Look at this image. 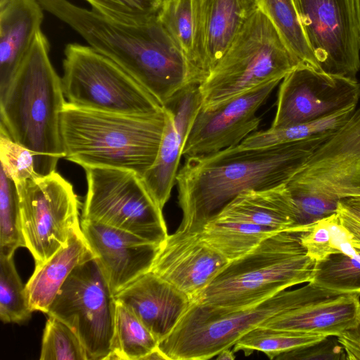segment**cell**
Segmentation results:
<instances>
[{"instance_id": "1", "label": "cell", "mask_w": 360, "mask_h": 360, "mask_svg": "<svg viewBox=\"0 0 360 360\" xmlns=\"http://www.w3.org/2000/svg\"><path fill=\"white\" fill-rule=\"evenodd\" d=\"M277 146H238L185 158L176 184L182 212L180 230L200 232L205 224L242 192L285 185L333 133Z\"/></svg>"}, {"instance_id": "2", "label": "cell", "mask_w": 360, "mask_h": 360, "mask_svg": "<svg viewBox=\"0 0 360 360\" xmlns=\"http://www.w3.org/2000/svg\"><path fill=\"white\" fill-rule=\"evenodd\" d=\"M98 53L120 66L163 106L205 75L164 29L157 16L138 24L111 19L68 0H38Z\"/></svg>"}, {"instance_id": "3", "label": "cell", "mask_w": 360, "mask_h": 360, "mask_svg": "<svg viewBox=\"0 0 360 360\" xmlns=\"http://www.w3.org/2000/svg\"><path fill=\"white\" fill-rule=\"evenodd\" d=\"M49 50V42L39 30L24 60L0 91L1 124L13 141L32 153L39 176L56 172L58 160L65 157L60 114L66 102Z\"/></svg>"}, {"instance_id": "4", "label": "cell", "mask_w": 360, "mask_h": 360, "mask_svg": "<svg viewBox=\"0 0 360 360\" xmlns=\"http://www.w3.org/2000/svg\"><path fill=\"white\" fill-rule=\"evenodd\" d=\"M165 123V107L155 113L129 115L66 102L60 114L64 158L83 168H120L142 177L156 159Z\"/></svg>"}, {"instance_id": "5", "label": "cell", "mask_w": 360, "mask_h": 360, "mask_svg": "<svg viewBox=\"0 0 360 360\" xmlns=\"http://www.w3.org/2000/svg\"><path fill=\"white\" fill-rule=\"evenodd\" d=\"M300 233L277 232L229 262L194 302L225 308L248 307L290 287L310 282L315 261L307 255Z\"/></svg>"}, {"instance_id": "6", "label": "cell", "mask_w": 360, "mask_h": 360, "mask_svg": "<svg viewBox=\"0 0 360 360\" xmlns=\"http://www.w3.org/2000/svg\"><path fill=\"white\" fill-rule=\"evenodd\" d=\"M300 64L258 8L199 85L201 108H214L269 82L282 80Z\"/></svg>"}, {"instance_id": "7", "label": "cell", "mask_w": 360, "mask_h": 360, "mask_svg": "<svg viewBox=\"0 0 360 360\" xmlns=\"http://www.w3.org/2000/svg\"><path fill=\"white\" fill-rule=\"evenodd\" d=\"M297 213L295 231L360 196V108L334 131L287 183Z\"/></svg>"}, {"instance_id": "8", "label": "cell", "mask_w": 360, "mask_h": 360, "mask_svg": "<svg viewBox=\"0 0 360 360\" xmlns=\"http://www.w3.org/2000/svg\"><path fill=\"white\" fill-rule=\"evenodd\" d=\"M297 289L283 290L243 308H225L192 302L175 328L158 347L167 360H207L231 348L245 334L291 309Z\"/></svg>"}, {"instance_id": "9", "label": "cell", "mask_w": 360, "mask_h": 360, "mask_svg": "<svg viewBox=\"0 0 360 360\" xmlns=\"http://www.w3.org/2000/svg\"><path fill=\"white\" fill-rule=\"evenodd\" d=\"M64 96L78 108L129 115L159 112L164 106L112 60L89 46L68 44L64 50Z\"/></svg>"}, {"instance_id": "10", "label": "cell", "mask_w": 360, "mask_h": 360, "mask_svg": "<svg viewBox=\"0 0 360 360\" xmlns=\"http://www.w3.org/2000/svg\"><path fill=\"white\" fill-rule=\"evenodd\" d=\"M87 192L82 219L119 229L160 245L168 236L162 210L134 172L85 167Z\"/></svg>"}, {"instance_id": "11", "label": "cell", "mask_w": 360, "mask_h": 360, "mask_svg": "<svg viewBox=\"0 0 360 360\" xmlns=\"http://www.w3.org/2000/svg\"><path fill=\"white\" fill-rule=\"evenodd\" d=\"M115 311L116 300L94 257L73 269L47 314L77 334L89 360H101L112 351Z\"/></svg>"}, {"instance_id": "12", "label": "cell", "mask_w": 360, "mask_h": 360, "mask_svg": "<svg viewBox=\"0 0 360 360\" xmlns=\"http://www.w3.org/2000/svg\"><path fill=\"white\" fill-rule=\"evenodd\" d=\"M15 186L25 248L39 265L63 246L72 230L80 225L78 200L72 184L56 172Z\"/></svg>"}, {"instance_id": "13", "label": "cell", "mask_w": 360, "mask_h": 360, "mask_svg": "<svg viewBox=\"0 0 360 360\" xmlns=\"http://www.w3.org/2000/svg\"><path fill=\"white\" fill-rule=\"evenodd\" d=\"M359 98L360 84L356 79L300 64L282 79L271 127L312 122L356 109Z\"/></svg>"}, {"instance_id": "14", "label": "cell", "mask_w": 360, "mask_h": 360, "mask_svg": "<svg viewBox=\"0 0 360 360\" xmlns=\"http://www.w3.org/2000/svg\"><path fill=\"white\" fill-rule=\"evenodd\" d=\"M320 71L356 79L360 46L350 0H293Z\"/></svg>"}, {"instance_id": "15", "label": "cell", "mask_w": 360, "mask_h": 360, "mask_svg": "<svg viewBox=\"0 0 360 360\" xmlns=\"http://www.w3.org/2000/svg\"><path fill=\"white\" fill-rule=\"evenodd\" d=\"M281 81L269 82L214 108H200L188 131L182 155H205L240 144L257 129L261 119L256 112Z\"/></svg>"}, {"instance_id": "16", "label": "cell", "mask_w": 360, "mask_h": 360, "mask_svg": "<svg viewBox=\"0 0 360 360\" xmlns=\"http://www.w3.org/2000/svg\"><path fill=\"white\" fill-rule=\"evenodd\" d=\"M297 289L292 307L259 326L337 337L359 323L360 293H341L311 282Z\"/></svg>"}, {"instance_id": "17", "label": "cell", "mask_w": 360, "mask_h": 360, "mask_svg": "<svg viewBox=\"0 0 360 360\" xmlns=\"http://www.w3.org/2000/svg\"><path fill=\"white\" fill-rule=\"evenodd\" d=\"M229 262L199 232L177 229L159 245L150 271L194 302Z\"/></svg>"}, {"instance_id": "18", "label": "cell", "mask_w": 360, "mask_h": 360, "mask_svg": "<svg viewBox=\"0 0 360 360\" xmlns=\"http://www.w3.org/2000/svg\"><path fill=\"white\" fill-rule=\"evenodd\" d=\"M80 226L114 296L150 271L159 245L94 221Z\"/></svg>"}, {"instance_id": "19", "label": "cell", "mask_w": 360, "mask_h": 360, "mask_svg": "<svg viewBox=\"0 0 360 360\" xmlns=\"http://www.w3.org/2000/svg\"><path fill=\"white\" fill-rule=\"evenodd\" d=\"M198 85L187 87L165 105L166 123L153 165L141 177L146 188L162 210L176 184L185 141L202 107Z\"/></svg>"}, {"instance_id": "20", "label": "cell", "mask_w": 360, "mask_h": 360, "mask_svg": "<svg viewBox=\"0 0 360 360\" xmlns=\"http://www.w3.org/2000/svg\"><path fill=\"white\" fill-rule=\"evenodd\" d=\"M193 6L197 63L207 76L258 6L256 0H193Z\"/></svg>"}, {"instance_id": "21", "label": "cell", "mask_w": 360, "mask_h": 360, "mask_svg": "<svg viewBox=\"0 0 360 360\" xmlns=\"http://www.w3.org/2000/svg\"><path fill=\"white\" fill-rule=\"evenodd\" d=\"M160 342L175 328L192 301L149 271L115 295Z\"/></svg>"}, {"instance_id": "22", "label": "cell", "mask_w": 360, "mask_h": 360, "mask_svg": "<svg viewBox=\"0 0 360 360\" xmlns=\"http://www.w3.org/2000/svg\"><path fill=\"white\" fill-rule=\"evenodd\" d=\"M38 0H8L0 6V91L31 49L44 20Z\"/></svg>"}, {"instance_id": "23", "label": "cell", "mask_w": 360, "mask_h": 360, "mask_svg": "<svg viewBox=\"0 0 360 360\" xmlns=\"http://www.w3.org/2000/svg\"><path fill=\"white\" fill-rule=\"evenodd\" d=\"M79 225L75 227L66 243L35 269L25 284L32 310L48 313L61 286L79 264L94 258Z\"/></svg>"}, {"instance_id": "24", "label": "cell", "mask_w": 360, "mask_h": 360, "mask_svg": "<svg viewBox=\"0 0 360 360\" xmlns=\"http://www.w3.org/2000/svg\"><path fill=\"white\" fill-rule=\"evenodd\" d=\"M271 229L294 230L297 213L285 185L264 190H249L236 196L216 215Z\"/></svg>"}, {"instance_id": "25", "label": "cell", "mask_w": 360, "mask_h": 360, "mask_svg": "<svg viewBox=\"0 0 360 360\" xmlns=\"http://www.w3.org/2000/svg\"><path fill=\"white\" fill-rule=\"evenodd\" d=\"M277 231L240 220L210 218L199 232L201 238L229 262L246 255Z\"/></svg>"}, {"instance_id": "26", "label": "cell", "mask_w": 360, "mask_h": 360, "mask_svg": "<svg viewBox=\"0 0 360 360\" xmlns=\"http://www.w3.org/2000/svg\"><path fill=\"white\" fill-rule=\"evenodd\" d=\"M302 245L315 262L343 253L356 257L360 253V241L342 224L338 212L300 227Z\"/></svg>"}, {"instance_id": "27", "label": "cell", "mask_w": 360, "mask_h": 360, "mask_svg": "<svg viewBox=\"0 0 360 360\" xmlns=\"http://www.w3.org/2000/svg\"><path fill=\"white\" fill-rule=\"evenodd\" d=\"M258 8L273 23L283 41L304 64L320 71L301 25L293 0H256Z\"/></svg>"}, {"instance_id": "28", "label": "cell", "mask_w": 360, "mask_h": 360, "mask_svg": "<svg viewBox=\"0 0 360 360\" xmlns=\"http://www.w3.org/2000/svg\"><path fill=\"white\" fill-rule=\"evenodd\" d=\"M158 341L124 304L116 300L114 335L111 345L117 359L143 360L158 348Z\"/></svg>"}, {"instance_id": "29", "label": "cell", "mask_w": 360, "mask_h": 360, "mask_svg": "<svg viewBox=\"0 0 360 360\" xmlns=\"http://www.w3.org/2000/svg\"><path fill=\"white\" fill-rule=\"evenodd\" d=\"M328 338L322 334L297 333L258 326L243 335L233 345V351H242L246 356L254 351H259L270 359H276L283 353L318 344Z\"/></svg>"}, {"instance_id": "30", "label": "cell", "mask_w": 360, "mask_h": 360, "mask_svg": "<svg viewBox=\"0 0 360 360\" xmlns=\"http://www.w3.org/2000/svg\"><path fill=\"white\" fill-rule=\"evenodd\" d=\"M355 110H344L312 122L255 131L238 146L242 148L270 147L332 132L345 124Z\"/></svg>"}, {"instance_id": "31", "label": "cell", "mask_w": 360, "mask_h": 360, "mask_svg": "<svg viewBox=\"0 0 360 360\" xmlns=\"http://www.w3.org/2000/svg\"><path fill=\"white\" fill-rule=\"evenodd\" d=\"M310 282L341 293H360V253H338L315 262Z\"/></svg>"}, {"instance_id": "32", "label": "cell", "mask_w": 360, "mask_h": 360, "mask_svg": "<svg viewBox=\"0 0 360 360\" xmlns=\"http://www.w3.org/2000/svg\"><path fill=\"white\" fill-rule=\"evenodd\" d=\"M157 18L188 59L201 70L195 52L193 0H163Z\"/></svg>"}, {"instance_id": "33", "label": "cell", "mask_w": 360, "mask_h": 360, "mask_svg": "<svg viewBox=\"0 0 360 360\" xmlns=\"http://www.w3.org/2000/svg\"><path fill=\"white\" fill-rule=\"evenodd\" d=\"M32 310L24 285L15 269L13 256L0 255V319L4 323H21Z\"/></svg>"}, {"instance_id": "34", "label": "cell", "mask_w": 360, "mask_h": 360, "mask_svg": "<svg viewBox=\"0 0 360 360\" xmlns=\"http://www.w3.org/2000/svg\"><path fill=\"white\" fill-rule=\"evenodd\" d=\"M23 238L19 196L15 183L0 170V255L12 257Z\"/></svg>"}, {"instance_id": "35", "label": "cell", "mask_w": 360, "mask_h": 360, "mask_svg": "<svg viewBox=\"0 0 360 360\" xmlns=\"http://www.w3.org/2000/svg\"><path fill=\"white\" fill-rule=\"evenodd\" d=\"M40 360H89L77 334L65 323L49 316L44 330Z\"/></svg>"}, {"instance_id": "36", "label": "cell", "mask_w": 360, "mask_h": 360, "mask_svg": "<svg viewBox=\"0 0 360 360\" xmlns=\"http://www.w3.org/2000/svg\"><path fill=\"white\" fill-rule=\"evenodd\" d=\"M8 0H0V6ZM95 11L111 19L132 24L157 16L163 0H85Z\"/></svg>"}, {"instance_id": "37", "label": "cell", "mask_w": 360, "mask_h": 360, "mask_svg": "<svg viewBox=\"0 0 360 360\" xmlns=\"http://www.w3.org/2000/svg\"><path fill=\"white\" fill-rule=\"evenodd\" d=\"M1 169L15 184L39 176L34 169L32 153L13 141L0 124Z\"/></svg>"}, {"instance_id": "38", "label": "cell", "mask_w": 360, "mask_h": 360, "mask_svg": "<svg viewBox=\"0 0 360 360\" xmlns=\"http://www.w3.org/2000/svg\"><path fill=\"white\" fill-rule=\"evenodd\" d=\"M346 359L360 360V319L357 325L336 337Z\"/></svg>"}, {"instance_id": "39", "label": "cell", "mask_w": 360, "mask_h": 360, "mask_svg": "<svg viewBox=\"0 0 360 360\" xmlns=\"http://www.w3.org/2000/svg\"><path fill=\"white\" fill-rule=\"evenodd\" d=\"M337 210L345 212L360 222V196L340 200Z\"/></svg>"}, {"instance_id": "40", "label": "cell", "mask_w": 360, "mask_h": 360, "mask_svg": "<svg viewBox=\"0 0 360 360\" xmlns=\"http://www.w3.org/2000/svg\"><path fill=\"white\" fill-rule=\"evenodd\" d=\"M336 212H338L342 224L360 241V222L342 211Z\"/></svg>"}, {"instance_id": "41", "label": "cell", "mask_w": 360, "mask_h": 360, "mask_svg": "<svg viewBox=\"0 0 360 360\" xmlns=\"http://www.w3.org/2000/svg\"><path fill=\"white\" fill-rule=\"evenodd\" d=\"M352 15L360 46V0H350Z\"/></svg>"}, {"instance_id": "42", "label": "cell", "mask_w": 360, "mask_h": 360, "mask_svg": "<svg viewBox=\"0 0 360 360\" xmlns=\"http://www.w3.org/2000/svg\"><path fill=\"white\" fill-rule=\"evenodd\" d=\"M234 353L231 348L224 349L218 353L216 358L217 360H233L236 357Z\"/></svg>"}, {"instance_id": "43", "label": "cell", "mask_w": 360, "mask_h": 360, "mask_svg": "<svg viewBox=\"0 0 360 360\" xmlns=\"http://www.w3.org/2000/svg\"><path fill=\"white\" fill-rule=\"evenodd\" d=\"M143 360H167L166 356L161 352L158 348L152 351L147 356H146Z\"/></svg>"}]
</instances>
